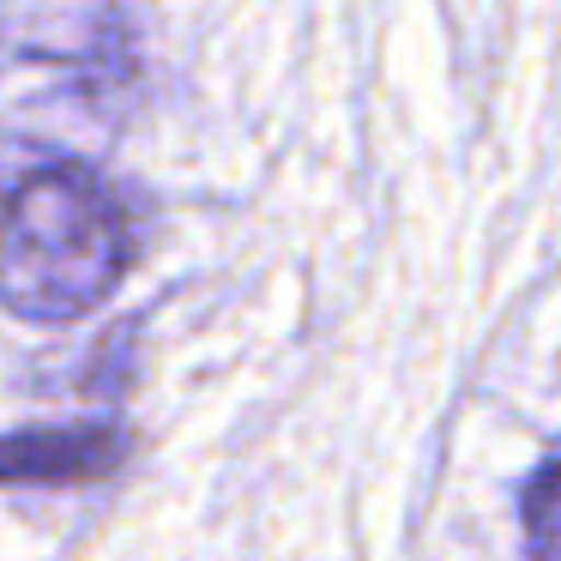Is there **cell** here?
Here are the masks:
<instances>
[{
  "instance_id": "6da1fadb",
  "label": "cell",
  "mask_w": 561,
  "mask_h": 561,
  "mask_svg": "<svg viewBox=\"0 0 561 561\" xmlns=\"http://www.w3.org/2000/svg\"><path fill=\"white\" fill-rule=\"evenodd\" d=\"M134 254V211L98 163L31 151L19 170H0V308L13 320L73 327L98 314Z\"/></svg>"
},
{
  "instance_id": "7a4b0ae2",
  "label": "cell",
  "mask_w": 561,
  "mask_h": 561,
  "mask_svg": "<svg viewBox=\"0 0 561 561\" xmlns=\"http://www.w3.org/2000/svg\"><path fill=\"white\" fill-rule=\"evenodd\" d=\"M122 435L115 428H25L0 440V483H85V477L115 471Z\"/></svg>"
},
{
  "instance_id": "3957f363",
  "label": "cell",
  "mask_w": 561,
  "mask_h": 561,
  "mask_svg": "<svg viewBox=\"0 0 561 561\" xmlns=\"http://www.w3.org/2000/svg\"><path fill=\"white\" fill-rule=\"evenodd\" d=\"M519 513H525V549L561 561V459L543 465V471L525 483Z\"/></svg>"
}]
</instances>
